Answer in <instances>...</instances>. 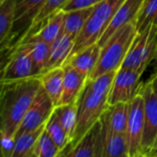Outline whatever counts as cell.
<instances>
[{
	"label": "cell",
	"instance_id": "cell-1",
	"mask_svg": "<svg viewBox=\"0 0 157 157\" xmlns=\"http://www.w3.org/2000/svg\"><path fill=\"white\" fill-rule=\"evenodd\" d=\"M117 71L99 75L94 79L87 78L86 84L77 100V126L75 136L67 148L59 156H64L82 137L99 121L109 107V98L113 79Z\"/></svg>",
	"mask_w": 157,
	"mask_h": 157
},
{
	"label": "cell",
	"instance_id": "cell-2",
	"mask_svg": "<svg viewBox=\"0 0 157 157\" xmlns=\"http://www.w3.org/2000/svg\"><path fill=\"white\" fill-rule=\"evenodd\" d=\"M40 87L39 76L1 82L0 132L15 136Z\"/></svg>",
	"mask_w": 157,
	"mask_h": 157
},
{
	"label": "cell",
	"instance_id": "cell-3",
	"mask_svg": "<svg viewBox=\"0 0 157 157\" xmlns=\"http://www.w3.org/2000/svg\"><path fill=\"white\" fill-rule=\"evenodd\" d=\"M136 33L135 22L127 23L115 32L101 47L98 63L88 78L94 79L104 74L118 71L124 62Z\"/></svg>",
	"mask_w": 157,
	"mask_h": 157
},
{
	"label": "cell",
	"instance_id": "cell-4",
	"mask_svg": "<svg viewBox=\"0 0 157 157\" xmlns=\"http://www.w3.org/2000/svg\"><path fill=\"white\" fill-rule=\"evenodd\" d=\"M124 1L125 0H102L94 6L91 15L75 39L70 56L98 42L109 27L114 14Z\"/></svg>",
	"mask_w": 157,
	"mask_h": 157
},
{
	"label": "cell",
	"instance_id": "cell-5",
	"mask_svg": "<svg viewBox=\"0 0 157 157\" xmlns=\"http://www.w3.org/2000/svg\"><path fill=\"white\" fill-rule=\"evenodd\" d=\"M156 47V25L137 31L121 67L134 69L144 74L150 63L155 60Z\"/></svg>",
	"mask_w": 157,
	"mask_h": 157
},
{
	"label": "cell",
	"instance_id": "cell-6",
	"mask_svg": "<svg viewBox=\"0 0 157 157\" xmlns=\"http://www.w3.org/2000/svg\"><path fill=\"white\" fill-rule=\"evenodd\" d=\"M33 76L36 73L29 43L21 41L2 55L1 82L17 81Z\"/></svg>",
	"mask_w": 157,
	"mask_h": 157
},
{
	"label": "cell",
	"instance_id": "cell-7",
	"mask_svg": "<svg viewBox=\"0 0 157 157\" xmlns=\"http://www.w3.org/2000/svg\"><path fill=\"white\" fill-rule=\"evenodd\" d=\"M44 3L45 0H16L14 25L8 44L5 50L1 51L2 55L20 43L27 36Z\"/></svg>",
	"mask_w": 157,
	"mask_h": 157
},
{
	"label": "cell",
	"instance_id": "cell-8",
	"mask_svg": "<svg viewBox=\"0 0 157 157\" xmlns=\"http://www.w3.org/2000/svg\"><path fill=\"white\" fill-rule=\"evenodd\" d=\"M144 99V127L142 138V156H152L157 141V96L149 82L142 86Z\"/></svg>",
	"mask_w": 157,
	"mask_h": 157
},
{
	"label": "cell",
	"instance_id": "cell-9",
	"mask_svg": "<svg viewBox=\"0 0 157 157\" xmlns=\"http://www.w3.org/2000/svg\"><path fill=\"white\" fill-rule=\"evenodd\" d=\"M143 74L139 71L121 67L113 79L109 103L113 105L119 102H127L129 103L141 91L142 86L140 83Z\"/></svg>",
	"mask_w": 157,
	"mask_h": 157
},
{
	"label": "cell",
	"instance_id": "cell-10",
	"mask_svg": "<svg viewBox=\"0 0 157 157\" xmlns=\"http://www.w3.org/2000/svg\"><path fill=\"white\" fill-rule=\"evenodd\" d=\"M55 109L48 93L41 86L26 112L15 137L22 132L33 131L46 125Z\"/></svg>",
	"mask_w": 157,
	"mask_h": 157
},
{
	"label": "cell",
	"instance_id": "cell-11",
	"mask_svg": "<svg viewBox=\"0 0 157 157\" xmlns=\"http://www.w3.org/2000/svg\"><path fill=\"white\" fill-rule=\"evenodd\" d=\"M144 127V99L140 92L129 102L126 136L130 157L142 156V138Z\"/></svg>",
	"mask_w": 157,
	"mask_h": 157
},
{
	"label": "cell",
	"instance_id": "cell-12",
	"mask_svg": "<svg viewBox=\"0 0 157 157\" xmlns=\"http://www.w3.org/2000/svg\"><path fill=\"white\" fill-rule=\"evenodd\" d=\"M103 135L102 122L99 121L82 137L64 156L69 157H102Z\"/></svg>",
	"mask_w": 157,
	"mask_h": 157
},
{
	"label": "cell",
	"instance_id": "cell-13",
	"mask_svg": "<svg viewBox=\"0 0 157 157\" xmlns=\"http://www.w3.org/2000/svg\"><path fill=\"white\" fill-rule=\"evenodd\" d=\"M143 0H125L114 14L109 27L98 40V44L102 47L109 38L127 23L135 22L140 11Z\"/></svg>",
	"mask_w": 157,
	"mask_h": 157
},
{
	"label": "cell",
	"instance_id": "cell-14",
	"mask_svg": "<svg viewBox=\"0 0 157 157\" xmlns=\"http://www.w3.org/2000/svg\"><path fill=\"white\" fill-rule=\"evenodd\" d=\"M63 67L64 71L63 88L60 105L77 102L88 77L68 63Z\"/></svg>",
	"mask_w": 157,
	"mask_h": 157
},
{
	"label": "cell",
	"instance_id": "cell-15",
	"mask_svg": "<svg viewBox=\"0 0 157 157\" xmlns=\"http://www.w3.org/2000/svg\"><path fill=\"white\" fill-rule=\"evenodd\" d=\"M75 41V40L73 37L63 31L51 44L49 58L43 73L54 68L63 67L73 51Z\"/></svg>",
	"mask_w": 157,
	"mask_h": 157
},
{
	"label": "cell",
	"instance_id": "cell-16",
	"mask_svg": "<svg viewBox=\"0 0 157 157\" xmlns=\"http://www.w3.org/2000/svg\"><path fill=\"white\" fill-rule=\"evenodd\" d=\"M101 119L103 120L105 126L102 157H130L126 134L111 131L108 126L104 113L101 116Z\"/></svg>",
	"mask_w": 157,
	"mask_h": 157
},
{
	"label": "cell",
	"instance_id": "cell-17",
	"mask_svg": "<svg viewBox=\"0 0 157 157\" xmlns=\"http://www.w3.org/2000/svg\"><path fill=\"white\" fill-rule=\"evenodd\" d=\"M100 51L101 47L98 43L92 44L70 56L65 63L72 65L75 69L88 77L98 63Z\"/></svg>",
	"mask_w": 157,
	"mask_h": 157
},
{
	"label": "cell",
	"instance_id": "cell-18",
	"mask_svg": "<svg viewBox=\"0 0 157 157\" xmlns=\"http://www.w3.org/2000/svg\"><path fill=\"white\" fill-rule=\"evenodd\" d=\"M63 67L54 68L42 73L40 77L41 86L48 93L55 107L60 105L63 88Z\"/></svg>",
	"mask_w": 157,
	"mask_h": 157
},
{
	"label": "cell",
	"instance_id": "cell-19",
	"mask_svg": "<svg viewBox=\"0 0 157 157\" xmlns=\"http://www.w3.org/2000/svg\"><path fill=\"white\" fill-rule=\"evenodd\" d=\"M64 15L65 12L63 9L55 11L40 25L35 32L31 34H35L40 40L51 45L63 32Z\"/></svg>",
	"mask_w": 157,
	"mask_h": 157
},
{
	"label": "cell",
	"instance_id": "cell-20",
	"mask_svg": "<svg viewBox=\"0 0 157 157\" xmlns=\"http://www.w3.org/2000/svg\"><path fill=\"white\" fill-rule=\"evenodd\" d=\"M104 114L108 126L111 131L126 134L129 117V103L119 102L109 105Z\"/></svg>",
	"mask_w": 157,
	"mask_h": 157
},
{
	"label": "cell",
	"instance_id": "cell-21",
	"mask_svg": "<svg viewBox=\"0 0 157 157\" xmlns=\"http://www.w3.org/2000/svg\"><path fill=\"white\" fill-rule=\"evenodd\" d=\"M16 0H0V46L1 51L8 44L15 19Z\"/></svg>",
	"mask_w": 157,
	"mask_h": 157
},
{
	"label": "cell",
	"instance_id": "cell-22",
	"mask_svg": "<svg viewBox=\"0 0 157 157\" xmlns=\"http://www.w3.org/2000/svg\"><path fill=\"white\" fill-rule=\"evenodd\" d=\"M22 41H26L27 43H29L36 73L38 75H40L44 71L46 63L49 58L51 45L40 40L35 34H29L26 36L22 40Z\"/></svg>",
	"mask_w": 157,
	"mask_h": 157
},
{
	"label": "cell",
	"instance_id": "cell-23",
	"mask_svg": "<svg viewBox=\"0 0 157 157\" xmlns=\"http://www.w3.org/2000/svg\"><path fill=\"white\" fill-rule=\"evenodd\" d=\"M94 6L65 12L63 31L75 40L91 15Z\"/></svg>",
	"mask_w": 157,
	"mask_h": 157
},
{
	"label": "cell",
	"instance_id": "cell-24",
	"mask_svg": "<svg viewBox=\"0 0 157 157\" xmlns=\"http://www.w3.org/2000/svg\"><path fill=\"white\" fill-rule=\"evenodd\" d=\"M54 113L63 127L71 144L77 126V102L59 105L55 107Z\"/></svg>",
	"mask_w": 157,
	"mask_h": 157
},
{
	"label": "cell",
	"instance_id": "cell-25",
	"mask_svg": "<svg viewBox=\"0 0 157 157\" xmlns=\"http://www.w3.org/2000/svg\"><path fill=\"white\" fill-rule=\"evenodd\" d=\"M44 129L45 125L33 131L22 132L21 134L16 136V146L13 157L32 156V152L35 144Z\"/></svg>",
	"mask_w": 157,
	"mask_h": 157
},
{
	"label": "cell",
	"instance_id": "cell-26",
	"mask_svg": "<svg viewBox=\"0 0 157 157\" xmlns=\"http://www.w3.org/2000/svg\"><path fill=\"white\" fill-rule=\"evenodd\" d=\"M45 131L59 148L60 154L64 151L66 147L70 144V139L68 138L63 127L62 126L56 114L54 113V110L45 125Z\"/></svg>",
	"mask_w": 157,
	"mask_h": 157
},
{
	"label": "cell",
	"instance_id": "cell-27",
	"mask_svg": "<svg viewBox=\"0 0 157 157\" xmlns=\"http://www.w3.org/2000/svg\"><path fill=\"white\" fill-rule=\"evenodd\" d=\"M135 24L138 32L151 25L157 26V0H143Z\"/></svg>",
	"mask_w": 157,
	"mask_h": 157
},
{
	"label": "cell",
	"instance_id": "cell-28",
	"mask_svg": "<svg viewBox=\"0 0 157 157\" xmlns=\"http://www.w3.org/2000/svg\"><path fill=\"white\" fill-rule=\"evenodd\" d=\"M59 155V148L44 129L35 144L31 157H55Z\"/></svg>",
	"mask_w": 157,
	"mask_h": 157
},
{
	"label": "cell",
	"instance_id": "cell-29",
	"mask_svg": "<svg viewBox=\"0 0 157 157\" xmlns=\"http://www.w3.org/2000/svg\"><path fill=\"white\" fill-rule=\"evenodd\" d=\"M68 0H45V3L41 8V10L40 11V13L38 14L37 17L35 18L29 33L27 34L29 35L33 32H35L37 30V29L40 27V25L52 13H54L55 11L62 9V7L63 6V5L67 2Z\"/></svg>",
	"mask_w": 157,
	"mask_h": 157
},
{
	"label": "cell",
	"instance_id": "cell-30",
	"mask_svg": "<svg viewBox=\"0 0 157 157\" xmlns=\"http://www.w3.org/2000/svg\"><path fill=\"white\" fill-rule=\"evenodd\" d=\"M1 135V155L2 157H13L16 146V138L3 132Z\"/></svg>",
	"mask_w": 157,
	"mask_h": 157
},
{
	"label": "cell",
	"instance_id": "cell-31",
	"mask_svg": "<svg viewBox=\"0 0 157 157\" xmlns=\"http://www.w3.org/2000/svg\"><path fill=\"white\" fill-rule=\"evenodd\" d=\"M102 0H68L62 9L64 12L76 10V9H82V8H87L96 6Z\"/></svg>",
	"mask_w": 157,
	"mask_h": 157
},
{
	"label": "cell",
	"instance_id": "cell-32",
	"mask_svg": "<svg viewBox=\"0 0 157 157\" xmlns=\"http://www.w3.org/2000/svg\"><path fill=\"white\" fill-rule=\"evenodd\" d=\"M151 85V87L153 89V91L155 93V95L157 96V73L148 81Z\"/></svg>",
	"mask_w": 157,
	"mask_h": 157
},
{
	"label": "cell",
	"instance_id": "cell-33",
	"mask_svg": "<svg viewBox=\"0 0 157 157\" xmlns=\"http://www.w3.org/2000/svg\"><path fill=\"white\" fill-rule=\"evenodd\" d=\"M152 156H157V141L156 144H155V151H154V154Z\"/></svg>",
	"mask_w": 157,
	"mask_h": 157
},
{
	"label": "cell",
	"instance_id": "cell-34",
	"mask_svg": "<svg viewBox=\"0 0 157 157\" xmlns=\"http://www.w3.org/2000/svg\"><path fill=\"white\" fill-rule=\"evenodd\" d=\"M155 61L157 63V47H156V52H155Z\"/></svg>",
	"mask_w": 157,
	"mask_h": 157
}]
</instances>
